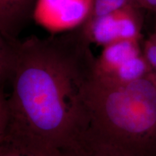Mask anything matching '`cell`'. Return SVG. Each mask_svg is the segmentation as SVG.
Here are the masks:
<instances>
[{
	"label": "cell",
	"mask_w": 156,
	"mask_h": 156,
	"mask_svg": "<svg viewBox=\"0 0 156 156\" xmlns=\"http://www.w3.org/2000/svg\"><path fill=\"white\" fill-rule=\"evenodd\" d=\"M81 27L15 43L11 92L0 90V143L35 156H64L83 119L96 58Z\"/></svg>",
	"instance_id": "obj_1"
},
{
	"label": "cell",
	"mask_w": 156,
	"mask_h": 156,
	"mask_svg": "<svg viewBox=\"0 0 156 156\" xmlns=\"http://www.w3.org/2000/svg\"><path fill=\"white\" fill-rule=\"evenodd\" d=\"M150 75L122 85L94 73L83 90L81 129L73 142L112 156H156V88Z\"/></svg>",
	"instance_id": "obj_2"
},
{
	"label": "cell",
	"mask_w": 156,
	"mask_h": 156,
	"mask_svg": "<svg viewBox=\"0 0 156 156\" xmlns=\"http://www.w3.org/2000/svg\"><path fill=\"white\" fill-rule=\"evenodd\" d=\"M142 10L137 6H126L101 16L90 17L81 28L91 44L102 47L122 41H141Z\"/></svg>",
	"instance_id": "obj_3"
},
{
	"label": "cell",
	"mask_w": 156,
	"mask_h": 156,
	"mask_svg": "<svg viewBox=\"0 0 156 156\" xmlns=\"http://www.w3.org/2000/svg\"><path fill=\"white\" fill-rule=\"evenodd\" d=\"M94 0H37L34 20L51 35L80 28L92 15Z\"/></svg>",
	"instance_id": "obj_4"
},
{
	"label": "cell",
	"mask_w": 156,
	"mask_h": 156,
	"mask_svg": "<svg viewBox=\"0 0 156 156\" xmlns=\"http://www.w3.org/2000/svg\"><path fill=\"white\" fill-rule=\"evenodd\" d=\"M37 0H0V37L17 40L20 34L34 19Z\"/></svg>",
	"instance_id": "obj_5"
},
{
	"label": "cell",
	"mask_w": 156,
	"mask_h": 156,
	"mask_svg": "<svg viewBox=\"0 0 156 156\" xmlns=\"http://www.w3.org/2000/svg\"><path fill=\"white\" fill-rule=\"evenodd\" d=\"M141 54L140 41H122L104 46L101 55L96 58L95 75L102 79H108L123 64Z\"/></svg>",
	"instance_id": "obj_6"
},
{
	"label": "cell",
	"mask_w": 156,
	"mask_h": 156,
	"mask_svg": "<svg viewBox=\"0 0 156 156\" xmlns=\"http://www.w3.org/2000/svg\"><path fill=\"white\" fill-rule=\"evenodd\" d=\"M153 72L142 53L132 58L123 64L111 77L108 79H101L111 83L124 85L147 77Z\"/></svg>",
	"instance_id": "obj_7"
},
{
	"label": "cell",
	"mask_w": 156,
	"mask_h": 156,
	"mask_svg": "<svg viewBox=\"0 0 156 156\" xmlns=\"http://www.w3.org/2000/svg\"><path fill=\"white\" fill-rule=\"evenodd\" d=\"M129 5L139 7L137 0H94L93 10L90 17L101 16Z\"/></svg>",
	"instance_id": "obj_8"
},
{
	"label": "cell",
	"mask_w": 156,
	"mask_h": 156,
	"mask_svg": "<svg viewBox=\"0 0 156 156\" xmlns=\"http://www.w3.org/2000/svg\"><path fill=\"white\" fill-rule=\"evenodd\" d=\"M64 156H112L84 142H74L62 151Z\"/></svg>",
	"instance_id": "obj_9"
},
{
	"label": "cell",
	"mask_w": 156,
	"mask_h": 156,
	"mask_svg": "<svg viewBox=\"0 0 156 156\" xmlns=\"http://www.w3.org/2000/svg\"><path fill=\"white\" fill-rule=\"evenodd\" d=\"M144 54L153 71L151 74L150 77H151L152 81L153 82L156 88V40L153 41L147 45Z\"/></svg>",
	"instance_id": "obj_10"
},
{
	"label": "cell",
	"mask_w": 156,
	"mask_h": 156,
	"mask_svg": "<svg viewBox=\"0 0 156 156\" xmlns=\"http://www.w3.org/2000/svg\"><path fill=\"white\" fill-rule=\"evenodd\" d=\"M0 156H35L25 155L6 144L0 143Z\"/></svg>",
	"instance_id": "obj_11"
},
{
	"label": "cell",
	"mask_w": 156,
	"mask_h": 156,
	"mask_svg": "<svg viewBox=\"0 0 156 156\" xmlns=\"http://www.w3.org/2000/svg\"><path fill=\"white\" fill-rule=\"evenodd\" d=\"M137 2L142 9L151 11L156 15V0H137Z\"/></svg>",
	"instance_id": "obj_12"
}]
</instances>
